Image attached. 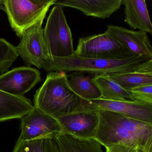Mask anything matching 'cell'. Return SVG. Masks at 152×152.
<instances>
[{
  "instance_id": "cell-1",
  "label": "cell",
  "mask_w": 152,
  "mask_h": 152,
  "mask_svg": "<svg viewBox=\"0 0 152 152\" xmlns=\"http://www.w3.org/2000/svg\"><path fill=\"white\" fill-rule=\"evenodd\" d=\"M98 113L93 138L102 146L121 145L152 152V125L111 111L98 110Z\"/></svg>"
},
{
  "instance_id": "cell-2",
  "label": "cell",
  "mask_w": 152,
  "mask_h": 152,
  "mask_svg": "<svg viewBox=\"0 0 152 152\" xmlns=\"http://www.w3.org/2000/svg\"><path fill=\"white\" fill-rule=\"evenodd\" d=\"M35 108L55 119L66 115L94 111L88 100L81 98L71 89L66 73L52 72L36 91L34 98Z\"/></svg>"
},
{
  "instance_id": "cell-3",
  "label": "cell",
  "mask_w": 152,
  "mask_h": 152,
  "mask_svg": "<svg viewBox=\"0 0 152 152\" xmlns=\"http://www.w3.org/2000/svg\"><path fill=\"white\" fill-rule=\"evenodd\" d=\"M149 59H150L139 55L125 59H104L81 57L74 54L67 57L52 59L50 72H77L111 75L133 72L137 66Z\"/></svg>"
},
{
  "instance_id": "cell-4",
  "label": "cell",
  "mask_w": 152,
  "mask_h": 152,
  "mask_svg": "<svg viewBox=\"0 0 152 152\" xmlns=\"http://www.w3.org/2000/svg\"><path fill=\"white\" fill-rule=\"evenodd\" d=\"M43 35L51 61L73 55L72 35L62 7L55 5L43 29Z\"/></svg>"
},
{
  "instance_id": "cell-5",
  "label": "cell",
  "mask_w": 152,
  "mask_h": 152,
  "mask_svg": "<svg viewBox=\"0 0 152 152\" xmlns=\"http://www.w3.org/2000/svg\"><path fill=\"white\" fill-rule=\"evenodd\" d=\"M56 0H5L4 11L19 38L23 32L46 16Z\"/></svg>"
},
{
  "instance_id": "cell-6",
  "label": "cell",
  "mask_w": 152,
  "mask_h": 152,
  "mask_svg": "<svg viewBox=\"0 0 152 152\" xmlns=\"http://www.w3.org/2000/svg\"><path fill=\"white\" fill-rule=\"evenodd\" d=\"M46 16L23 32L22 39L16 47L18 56L26 64L34 66L50 72L51 58L43 35L42 23Z\"/></svg>"
},
{
  "instance_id": "cell-7",
  "label": "cell",
  "mask_w": 152,
  "mask_h": 152,
  "mask_svg": "<svg viewBox=\"0 0 152 152\" xmlns=\"http://www.w3.org/2000/svg\"><path fill=\"white\" fill-rule=\"evenodd\" d=\"M74 54L81 57L104 59H125L136 55L106 31L80 38Z\"/></svg>"
},
{
  "instance_id": "cell-8",
  "label": "cell",
  "mask_w": 152,
  "mask_h": 152,
  "mask_svg": "<svg viewBox=\"0 0 152 152\" xmlns=\"http://www.w3.org/2000/svg\"><path fill=\"white\" fill-rule=\"evenodd\" d=\"M19 139L24 140L56 138L63 132L56 119L34 107L21 118Z\"/></svg>"
},
{
  "instance_id": "cell-9",
  "label": "cell",
  "mask_w": 152,
  "mask_h": 152,
  "mask_svg": "<svg viewBox=\"0 0 152 152\" xmlns=\"http://www.w3.org/2000/svg\"><path fill=\"white\" fill-rule=\"evenodd\" d=\"M41 80V73L37 69L28 66L16 67L0 75V90L24 96Z\"/></svg>"
},
{
  "instance_id": "cell-10",
  "label": "cell",
  "mask_w": 152,
  "mask_h": 152,
  "mask_svg": "<svg viewBox=\"0 0 152 152\" xmlns=\"http://www.w3.org/2000/svg\"><path fill=\"white\" fill-rule=\"evenodd\" d=\"M88 101L95 111L114 112L152 125V106L143 104L135 100L114 101L97 99Z\"/></svg>"
},
{
  "instance_id": "cell-11",
  "label": "cell",
  "mask_w": 152,
  "mask_h": 152,
  "mask_svg": "<svg viewBox=\"0 0 152 152\" xmlns=\"http://www.w3.org/2000/svg\"><path fill=\"white\" fill-rule=\"evenodd\" d=\"M98 111L82 112L57 118L64 132L78 137L93 138L99 123Z\"/></svg>"
},
{
  "instance_id": "cell-12",
  "label": "cell",
  "mask_w": 152,
  "mask_h": 152,
  "mask_svg": "<svg viewBox=\"0 0 152 152\" xmlns=\"http://www.w3.org/2000/svg\"><path fill=\"white\" fill-rule=\"evenodd\" d=\"M106 31L135 55L144 56L148 59H152V45L146 33L128 30L114 25L107 26Z\"/></svg>"
},
{
  "instance_id": "cell-13",
  "label": "cell",
  "mask_w": 152,
  "mask_h": 152,
  "mask_svg": "<svg viewBox=\"0 0 152 152\" xmlns=\"http://www.w3.org/2000/svg\"><path fill=\"white\" fill-rule=\"evenodd\" d=\"M54 5L75 9L87 16L104 19L121 8L122 0H56Z\"/></svg>"
},
{
  "instance_id": "cell-14",
  "label": "cell",
  "mask_w": 152,
  "mask_h": 152,
  "mask_svg": "<svg viewBox=\"0 0 152 152\" xmlns=\"http://www.w3.org/2000/svg\"><path fill=\"white\" fill-rule=\"evenodd\" d=\"M124 7V22L130 27L152 34V25L144 0H122Z\"/></svg>"
},
{
  "instance_id": "cell-15",
  "label": "cell",
  "mask_w": 152,
  "mask_h": 152,
  "mask_svg": "<svg viewBox=\"0 0 152 152\" xmlns=\"http://www.w3.org/2000/svg\"><path fill=\"white\" fill-rule=\"evenodd\" d=\"M34 108L26 97L13 96L0 90V122L21 119Z\"/></svg>"
},
{
  "instance_id": "cell-16",
  "label": "cell",
  "mask_w": 152,
  "mask_h": 152,
  "mask_svg": "<svg viewBox=\"0 0 152 152\" xmlns=\"http://www.w3.org/2000/svg\"><path fill=\"white\" fill-rule=\"evenodd\" d=\"M93 83L100 93V99L114 101H135L129 90L125 89L107 75H95Z\"/></svg>"
},
{
  "instance_id": "cell-17",
  "label": "cell",
  "mask_w": 152,
  "mask_h": 152,
  "mask_svg": "<svg viewBox=\"0 0 152 152\" xmlns=\"http://www.w3.org/2000/svg\"><path fill=\"white\" fill-rule=\"evenodd\" d=\"M82 72H72L67 75L68 83L73 91L81 98L89 100L100 96L98 89L92 81L94 74L85 76Z\"/></svg>"
},
{
  "instance_id": "cell-18",
  "label": "cell",
  "mask_w": 152,
  "mask_h": 152,
  "mask_svg": "<svg viewBox=\"0 0 152 152\" xmlns=\"http://www.w3.org/2000/svg\"><path fill=\"white\" fill-rule=\"evenodd\" d=\"M13 152H61L56 138L24 140L18 139Z\"/></svg>"
},
{
  "instance_id": "cell-19",
  "label": "cell",
  "mask_w": 152,
  "mask_h": 152,
  "mask_svg": "<svg viewBox=\"0 0 152 152\" xmlns=\"http://www.w3.org/2000/svg\"><path fill=\"white\" fill-rule=\"evenodd\" d=\"M107 76L128 90L139 86L152 85V74L141 72L136 69L132 72Z\"/></svg>"
},
{
  "instance_id": "cell-20",
  "label": "cell",
  "mask_w": 152,
  "mask_h": 152,
  "mask_svg": "<svg viewBox=\"0 0 152 152\" xmlns=\"http://www.w3.org/2000/svg\"><path fill=\"white\" fill-rule=\"evenodd\" d=\"M18 57L16 47L0 39V75L7 72Z\"/></svg>"
},
{
  "instance_id": "cell-21",
  "label": "cell",
  "mask_w": 152,
  "mask_h": 152,
  "mask_svg": "<svg viewBox=\"0 0 152 152\" xmlns=\"http://www.w3.org/2000/svg\"><path fill=\"white\" fill-rule=\"evenodd\" d=\"M129 91L135 101L143 104L152 106V85L139 86Z\"/></svg>"
},
{
  "instance_id": "cell-22",
  "label": "cell",
  "mask_w": 152,
  "mask_h": 152,
  "mask_svg": "<svg viewBox=\"0 0 152 152\" xmlns=\"http://www.w3.org/2000/svg\"><path fill=\"white\" fill-rule=\"evenodd\" d=\"M107 152H137V148L127 146L115 145L105 147Z\"/></svg>"
},
{
  "instance_id": "cell-23",
  "label": "cell",
  "mask_w": 152,
  "mask_h": 152,
  "mask_svg": "<svg viewBox=\"0 0 152 152\" xmlns=\"http://www.w3.org/2000/svg\"><path fill=\"white\" fill-rule=\"evenodd\" d=\"M5 0H0V10H4V3Z\"/></svg>"
},
{
  "instance_id": "cell-24",
  "label": "cell",
  "mask_w": 152,
  "mask_h": 152,
  "mask_svg": "<svg viewBox=\"0 0 152 152\" xmlns=\"http://www.w3.org/2000/svg\"><path fill=\"white\" fill-rule=\"evenodd\" d=\"M137 152H145L143 150H140V149H137Z\"/></svg>"
},
{
  "instance_id": "cell-25",
  "label": "cell",
  "mask_w": 152,
  "mask_h": 152,
  "mask_svg": "<svg viewBox=\"0 0 152 152\" xmlns=\"http://www.w3.org/2000/svg\"><path fill=\"white\" fill-rule=\"evenodd\" d=\"M107 152V151H106V152Z\"/></svg>"
}]
</instances>
